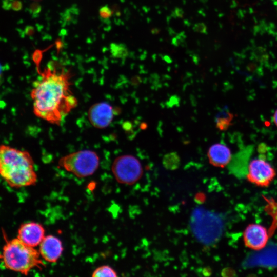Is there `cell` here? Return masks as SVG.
Listing matches in <instances>:
<instances>
[{
  "label": "cell",
  "instance_id": "21",
  "mask_svg": "<svg viewBox=\"0 0 277 277\" xmlns=\"http://www.w3.org/2000/svg\"><path fill=\"white\" fill-rule=\"evenodd\" d=\"M268 209H271L275 211L271 213L272 215V217L273 219V227L275 225H277V203H270L268 204Z\"/></svg>",
  "mask_w": 277,
  "mask_h": 277
},
{
  "label": "cell",
  "instance_id": "3",
  "mask_svg": "<svg viewBox=\"0 0 277 277\" xmlns=\"http://www.w3.org/2000/svg\"><path fill=\"white\" fill-rule=\"evenodd\" d=\"M4 236L5 243L0 256L6 268L27 275L32 269L45 266L39 251L34 247L25 244L17 238L8 240Z\"/></svg>",
  "mask_w": 277,
  "mask_h": 277
},
{
  "label": "cell",
  "instance_id": "26",
  "mask_svg": "<svg viewBox=\"0 0 277 277\" xmlns=\"http://www.w3.org/2000/svg\"><path fill=\"white\" fill-rule=\"evenodd\" d=\"M202 273H203V275H204L205 276H210L211 275V274H212L211 268L209 266H207V267H204L203 269Z\"/></svg>",
  "mask_w": 277,
  "mask_h": 277
},
{
  "label": "cell",
  "instance_id": "24",
  "mask_svg": "<svg viewBox=\"0 0 277 277\" xmlns=\"http://www.w3.org/2000/svg\"><path fill=\"white\" fill-rule=\"evenodd\" d=\"M172 15L175 18H183L184 15V11L182 9L179 7H176L174 11L172 12Z\"/></svg>",
  "mask_w": 277,
  "mask_h": 277
},
{
  "label": "cell",
  "instance_id": "1",
  "mask_svg": "<svg viewBox=\"0 0 277 277\" xmlns=\"http://www.w3.org/2000/svg\"><path fill=\"white\" fill-rule=\"evenodd\" d=\"M40 74L31 91L33 112L50 124L60 125L78 104L71 90V75L49 68Z\"/></svg>",
  "mask_w": 277,
  "mask_h": 277
},
{
  "label": "cell",
  "instance_id": "19",
  "mask_svg": "<svg viewBox=\"0 0 277 277\" xmlns=\"http://www.w3.org/2000/svg\"><path fill=\"white\" fill-rule=\"evenodd\" d=\"M99 15L101 19L107 21L113 14L112 10L107 6H104L99 9Z\"/></svg>",
  "mask_w": 277,
  "mask_h": 277
},
{
  "label": "cell",
  "instance_id": "29",
  "mask_svg": "<svg viewBox=\"0 0 277 277\" xmlns=\"http://www.w3.org/2000/svg\"><path fill=\"white\" fill-rule=\"evenodd\" d=\"M273 121L275 125L277 126V109L275 111L273 116Z\"/></svg>",
  "mask_w": 277,
  "mask_h": 277
},
{
  "label": "cell",
  "instance_id": "10",
  "mask_svg": "<svg viewBox=\"0 0 277 277\" xmlns=\"http://www.w3.org/2000/svg\"><path fill=\"white\" fill-rule=\"evenodd\" d=\"M243 237L245 244L248 247L258 251L266 246L269 234L264 227L252 224L245 229Z\"/></svg>",
  "mask_w": 277,
  "mask_h": 277
},
{
  "label": "cell",
  "instance_id": "14",
  "mask_svg": "<svg viewBox=\"0 0 277 277\" xmlns=\"http://www.w3.org/2000/svg\"><path fill=\"white\" fill-rule=\"evenodd\" d=\"M210 163L213 166L224 167L228 165L231 158L230 149L222 144H215L212 145L207 153Z\"/></svg>",
  "mask_w": 277,
  "mask_h": 277
},
{
  "label": "cell",
  "instance_id": "9",
  "mask_svg": "<svg viewBox=\"0 0 277 277\" xmlns=\"http://www.w3.org/2000/svg\"><path fill=\"white\" fill-rule=\"evenodd\" d=\"M43 226L35 222H29L20 225L17 238L25 244L32 247L39 246L45 236Z\"/></svg>",
  "mask_w": 277,
  "mask_h": 277
},
{
  "label": "cell",
  "instance_id": "6",
  "mask_svg": "<svg viewBox=\"0 0 277 277\" xmlns=\"http://www.w3.org/2000/svg\"><path fill=\"white\" fill-rule=\"evenodd\" d=\"M111 170L116 180L121 184L132 185L142 176L143 168L139 160L131 155H122L113 161Z\"/></svg>",
  "mask_w": 277,
  "mask_h": 277
},
{
  "label": "cell",
  "instance_id": "5",
  "mask_svg": "<svg viewBox=\"0 0 277 277\" xmlns=\"http://www.w3.org/2000/svg\"><path fill=\"white\" fill-rule=\"evenodd\" d=\"M58 166L78 177L93 174L100 165V157L94 151L88 149L75 151L62 157Z\"/></svg>",
  "mask_w": 277,
  "mask_h": 277
},
{
  "label": "cell",
  "instance_id": "13",
  "mask_svg": "<svg viewBox=\"0 0 277 277\" xmlns=\"http://www.w3.org/2000/svg\"><path fill=\"white\" fill-rule=\"evenodd\" d=\"M252 150V147L249 146L232 156L228 164L229 170L232 174L237 177H242L247 174L248 160Z\"/></svg>",
  "mask_w": 277,
  "mask_h": 277
},
{
  "label": "cell",
  "instance_id": "27",
  "mask_svg": "<svg viewBox=\"0 0 277 277\" xmlns=\"http://www.w3.org/2000/svg\"><path fill=\"white\" fill-rule=\"evenodd\" d=\"M205 199V195L201 193L196 194L195 197V201L199 203H203Z\"/></svg>",
  "mask_w": 277,
  "mask_h": 277
},
{
  "label": "cell",
  "instance_id": "15",
  "mask_svg": "<svg viewBox=\"0 0 277 277\" xmlns=\"http://www.w3.org/2000/svg\"><path fill=\"white\" fill-rule=\"evenodd\" d=\"M233 115L227 109L224 108L216 115L215 123L216 127L220 130H225L231 125Z\"/></svg>",
  "mask_w": 277,
  "mask_h": 277
},
{
  "label": "cell",
  "instance_id": "12",
  "mask_svg": "<svg viewBox=\"0 0 277 277\" xmlns=\"http://www.w3.org/2000/svg\"><path fill=\"white\" fill-rule=\"evenodd\" d=\"M246 260L247 266L277 267V245L266 246Z\"/></svg>",
  "mask_w": 277,
  "mask_h": 277
},
{
  "label": "cell",
  "instance_id": "7",
  "mask_svg": "<svg viewBox=\"0 0 277 277\" xmlns=\"http://www.w3.org/2000/svg\"><path fill=\"white\" fill-rule=\"evenodd\" d=\"M275 172L272 166L264 159L252 160L248 165L246 176L248 180L262 187L268 186L273 179Z\"/></svg>",
  "mask_w": 277,
  "mask_h": 277
},
{
  "label": "cell",
  "instance_id": "2",
  "mask_svg": "<svg viewBox=\"0 0 277 277\" xmlns=\"http://www.w3.org/2000/svg\"><path fill=\"white\" fill-rule=\"evenodd\" d=\"M0 176L12 188L34 185L37 181L30 153L8 145H0Z\"/></svg>",
  "mask_w": 277,
  "mask_h": 277
},
{
  "label": "cell",
  "instance_id": "11",
  "mask_svg": "<svg viewBox=\"0 0 277 277\" xmlns=\"http://www.w3.org/2000/svg\"><path fill=\"white\" fill-rule=\"evenodd\" d=\"M39 246L41 256L49 263L56 262L64 250L61 240L53 235L45 236Z\"/></svg>",
  "mask_w": 277,
  "mask_h": 277
},
{
  "label": "cell",
  "instance_id": "25",
  "mask_svg": "<svg viewBox=\"0 0 277 277\" xmlns=\"http://www.w3.org/2000/svg\"><path fill=\"white\" fill-rule=\"evenodd\" d=\"M43 51L37 50L34 53V60L36 64L38 65L42 57Z\"/></svg>",
  "mask_w": 277,
  "mask_h": 277
},
{
  "label": "cell",
  "instance_id": "8",
  "mask_svg": "<svg viewBox=\"0 0 277 277\" xmlns=\"http://www.w3.org/2000/svg\"><path fill=\"white\" fill-rule=\"evenodd\" d=\"M115 112L113 107L105 102L91 105L88 111V118L90 124L97 129H104L112 122Z\"/></svg>",
  "mask_w": 277,
  "mask_h": 277
},
{
  "label": "cell",
  "instance_id": "20",
  "mask_svg": "<svg viewBox=\"0 0 277 277\" xmlns=\"http://www.w3.org/2000/svg\"><path fill=\"white\" fill-rule=\"evenodd\" d=\"M192 29L194 31L198 33L204 34L207 33V26L204 23H197L195 24Z\"/></svg>",
  "mask_w": 277,
  "mask_h": 277
},
{
  "label": "cell",
  "instance_id": "28",
  "mask_svg": "<svg viewBox=\"0 0 277 277\" xmlns=\"http://www.w3.org/2000/svg\"><path fill=\"white\" fill-rule=\"evenodd\" d=\"M34 32V29L32 27H27L26 29V33L27 35H32Z\"/></svg>",
  "mask_w": 277,
  "mask_h": 277
},
{
  "label": "cell",
  "instance_id": "30",
  "mask_svg": "<svg viewBox=\"0 0 277 277\" xmlns=\"http://www.w3.org/2000/svg\"><path fill=\"white\" fill-rule=\"evenodd\" d=\"M160 32V30L158 28H153L151 30V32L153 34H157Z\"/></svg>",
  "mask_w": 277,
  "mask_h": 277
},
{
  "label": "cell",
  "instance_id": "4",
  "mask_svg": "<svg viewBox=\"0 0 277 277\" xmlns=\"http://www.w3.org/2000/svg\"><path fill=\"white\" fill-rule=\"evenodd\" d=\"M190 227L197 240L204 244L211 245L221 236L224 222L221 216L215 212L198 207L192 213Z\"/></svg>",
  "mask_w": 277,
  "mask_h": 277
},
{
  "label": "cell",
  "instance_id": "16",
  "mask_svg": "<svg viewBox=\"0 0 277 277\" xmlns=\"http://www.w3.org/2000/svg\"><path fill=\"white\" fill-rule=\"evenodd\" d=\"M162 163L167 169L174 170L177 169L180 165V157L176 152H171L164 156Z\"/></svg>",
  "mask_w": 277,
  "mask_h": 277
},
{
  "label": "cell",
  "instance_id": "22",
  "mask_svg": "<svg viewBox=\"0 0 277 277\" xmlns=\"http://www.w3.org/2000/svg\"><path fill=\"white\" fill-rule=\"evenodd\" d=\"M41 7L40 5L37 3H32L30 6L29 11L30 13L34 15L38 14L41 12Z\"/></svg>",
  "mask_w": 277,
  "mask_h": 277
},
{
  "label": "cell",
  "instance_id": "31",
  "mask_svg": "<svg viewBox=\"0 0 277 277\" xmlns=\"http://www.w3.org/2000/svg\"><path fill=\"white\" fill-rule=\"evenodd\" d=\"M3 71V67L2 65L0 64V77H1L2 75Z\"/></svg>",
  "mask_w": 277,
  "mask_h": 277
},
{
  "label": "cell",
  "instance_id": "17",
  "mask_svg": "<svg viewBox=\"0 0 277 277\" xmlns=\"http://www.w3.org/2000/svg\"><path fill=\"white\" fill-rule=\"evenodd\" d=\"M111 55L115 58H126L129 54L128 48L122 43H112L110 45Z\"/></svg>",
  "mask_w": 277,
  "mask_h": 277
},
{
  "label": "cell",
  "instance_id": "18",
  "mask_svg": "<svg viewBox=\"0 0 277 277\" xmlns=\"http://www.w3.org/2000/svg\"><path fill=\"white\" fill-rule=\"evenodd\" d=\"M116 272L108 265H103L96 268L92 272L93 277H116Z\"/></svg>",
  "mask_w": 277,
  "mask_h": 277
},
{
  "label": "cell",
  "instance_id": "23",
  "mask_svg": "<svg viewBox=\"0 0 277 277\" xmlns=\"http://www.w3.org/2000/svg\"><path fill=\"white\" fill-rule=\"evenodd\" d=\"M22 3L18 1L13 0L10 2V7L14 10H18L21 9Z\"/></svg>",
  "mask_w": 277,
  "mask_h": 277
}]
</instances>
